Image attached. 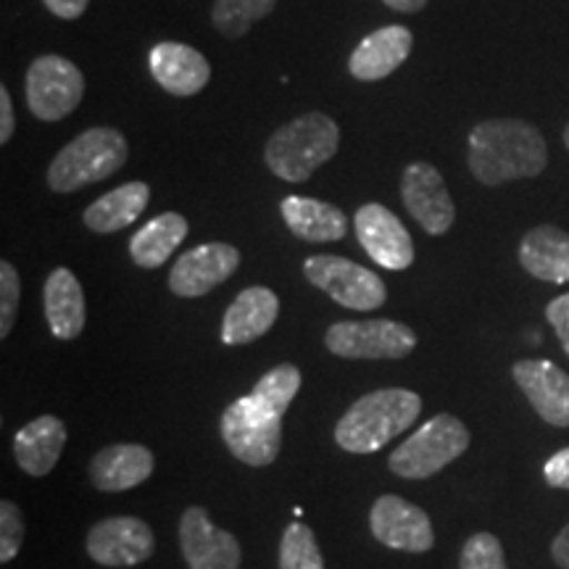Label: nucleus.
Wrapping results in <instances>:
<instances>
[{
	"label": "nucleus",
	"mask_w": 569,
	"mask_h": 569,
	"mask_svg": "<svg viewBox=\"0 0 569 569\" xmlns=\"http://www.w3.org/2000/svg\"><path fill=\"white\" fill-rule=\"evenodd\" d=\"M467 167L486 188L543 174L549 146L536 124L525 119H482L469 132Z\"/></svg>",
	"instance_id": "1"
},
{
	"label": "nucleus",
	"mask_w": 569,
	"mask_h": 569,
	"mask_svg": "<svg viewBox=\"0 0 569 569\" xmlns=\"http://www.w3.org/2000/svg\"><path fill=\"white\" fill-rule=\"evenodd\" d=\"M422 415V398L407 388H380L361 396L336 425V443L348 453H375L409 430Z\"/></svg>",
	"instance_id": "2"
},
{
	"label": "nucleus",
	"mask_w": 569,
	"mask_h": 569,
	"mask_svg": "<svg viewBox=\"0 0 569 569\" xmlns=\"http://www.w3.org/2000/svg\"><path fill=\"white\" fill-rule=\"evenodd\" d=\"M338 148L340 127L336 119L309 111L272 132L264 146V163L284 182H306L338 153Z\"/></svg>",
	"instance_id": "3"
},
{
	"label": "nucleus",
	"mask_w": 569,
	"mask_h": 569,
	"mask_svg": "<svg viewBox=\"0 0 569 569\" xmlns=\"http://www.w3.org/2000/svg\"><path fill=\"white\" fill-rule=\"evenodd\" d=\"M130 159V142L117 127H90L67 142L48 167V188L53 193H74L109 180Z\"/></svg>",
	"instance_id": "4"
},
{
	"label": "nucleus",
	"mask_w": 569,
	"mask_h": 569,
	"mask_svg": "<svg viewBox=\"0 0 569 569\" xmlns=\"http://www.w3.org/2000/svg\"><path fill=\"white\" fill-rule=\"evenodd\" d=\"M469 448V430L459 417L438 415L390 453V472L403 480H427L453 465Z\"/></svg>",
	"instance_id": "5"
},
{
	"label": "nucleus",
	"mask_w": 569,
	"mask_h": 569,
	"mask_svg": "<svg viewBox=\"0 0 569 569\" xmlns=\"http://www.w3.org/2000/svg\"><path fill=\"white\" fill-rule=\"evenodd\" d=\"M219 432L232 457L248 467H269L280 457L282 415H277L251 393L224 409L219 419Z\"/></svg>",
	"instance_id": "6"
},
{
	"label": "nucleus",
	"mask_w": 569,
	"mask_h": 569,
	"mask_svg": "<svg viewBox=\"0 0 569 569\" xmlns=\"http://www.w3.org/2000/svg\"><path fill=\"white\" fill-rule=\"evenodd\" d=\"M27 109L40 122H61L74 113L84 96V74L59 53L38 56L27 69Z\"/></svg>",
	"instance_id": "7"
},
{
	"label": "nucleus",
	"mask_w": 569,
	"mask_h": 569,
	"mask_svg": "<svg viewBox=\"0 0 569 569\" xmlns=\"http://www.w3.org/2000/svg\"><path fill=\"white\" fill-rule=\"evenodd\" d=\"M306 280L351 311H375L388 301V288L375 272L351 259L332 253L309 256L303 261Z\"/></svg>",
	"instance_id": "8"
},
{
	"label": "nucleus",
	"mask_w": 569,
	"mask_h": 569,
	"mask_svg": "<svg viewBox=\"0 0 569 569\" xmlns=\"http://www.w3.org/2000/svg\"><path fill=\"white\" fill-rule=\"evenodd\" d=\"M325 346L338 359H407L417 348V332L393 319L336 322L327 327Z\"/></svg>",
	"instance_id": "9"
},
{
	"label": "nucleus",
	"mask_w": 569,
	"mask_h": 569,
	"mask_svg": "<svg viewBox=\"0 0 569 569\" xmlns=\"http://www.w3.org/2000/svg\"><path fill=\"white\" fill-rule=\"evenodd\" d=\"M353 232L375 264L403 272L415 264V240L401 219L382 203H365L353 213Z\"/></svg>",
	"instance_id": "10"
},
{
	"label": "nucleus",
	"mask_w": 569,
	"mask_h": 569,
	"mask_svg": "<svg viewBox=\"0 0 569 569\" xmlns=\"http://www.w3.org/2000/svg\"><path fill=\"white\" fill-rule=\"evenodd\" d=\"M156 551L151 525L140 517H109L88 532V557L101 567H138Z\"/></svg>",
	"instance_id": "11"
},
{
	"label": "nucleus",
	"mask_w": 569,
	"mask_h": 569,
	"mask_svg": "<svg viewBox=\"0 0 569 569\" xmlns=\"http://www.w3.org/2000/svg\"><path fill=\"white\" fill-rule=\"evenodd\" d=\"M401 201L427 234H446L457 222V206L443 174L427 161H415L403 169Z\"/></svg>",
	"instance_id": "12"
},
{
	"label": "nucleus",
	"mask_w": 569,
	"mask_h": 569,
	"mask_svg": "<svg viewBox=\"0 0 569 569\" xmlns=\"http://www.w3.org/2000/svg\"><path fill=\"white\" fill-rule=\"evenodd\" d=\"M180 551L190 569H240L243 549L230 530L217 528L203 507H188L180 517Z\"/></svg>",
	"instance_id": "13"
},
{
	"label": "nucleus",
	"mask_w": 569,
	"mask_h": 569,
	"mask_svg": "<svg viewBox=\"0 0 569 569\" xmlns=\"http://www.w3.org/2000/svg\"><path fill=\"white\" fill-rule=\"evenodd\" d=\"M369 528L382 546L393 551L425 553L436 546V532L425 509L401 496H380L369 511Z\"/></svg>",
	"instance_id": "14"
},
{
	"label": "nucleus",
	"mask_w": 569,
	"mask_h": 569,
	"mask_svg": "<svg viewBox=\"0 0 569 569\" xmlns=\"http://www.w3.org/2000/svg\"><path fill=\"white\" fill-rule=\"evenodd\" d=\"M240 267V251L230 243H203L184 251L169 272V290L180 298L209 296Z\"/></svg>",
	"instance_id": "15"
},
{
	"label": "nucleus",
	"mask_w": 569,
	"mask_h": 569,
	"mask_svg": "<svg viewBox=\"0 0 569 569\" xmlns=\"http://www.w3.org/2000/svg\"><path fill=\"white\" fill-rule=\"evenodd\" d=\"M511 377L543 422L569 427V375L565 369L546 359H522L511 367Z\"/></svg>",
	"instance_id": "16"
},
{
	"label": "nucleus",
	"mask_w": 569,
	"mask_h": 569,
	"mask_svg": "<svg viewBox=\"0 0 569 569\" xmlns=\"http://www.w3.org/2000/svg\"><path fill=\"white\" fill-rule=\"evenodd\" d=\"M415 51V34L403 24H388L369 32L348 59V71L359 82H380L401 69Z\"/></svg>",
	"instance_id": "17"
},
{
	"label": "nucleus",
	"mask_w": 569,
	"mask_h": 569,
	"mask_svg": "<svg viewBox=\"0 0 569 569\" xmlns=\"http://www.w3.org/2000/svg\"><path fill=\"white\" fill-rule=\"evenodd\" d=\"M151 74L163 90L177 98L198 96L211 80V67L201 51L184 42H159L151 51Z\"/></svg>",
	"instance_id": "18"
},
{
	"label": "nucleus",
	"mask_w": 569,
	"mask_h": 569,
	"mask_svg": "<svg viewBox=\"0 0 569 569\" xmlns=\"http://www.w3.org/2000/svg\"><path fill=\"white\" fill-rule=\"evenodd\" d=\"M280 317V298L264 284H253L234 296L222 319V343L246 346L264 338Z\"/></svg>",
	"instance_id": "19"
},
{
	"label": "nucleus",
	"mask_w": 569,
	"mask_h": 569,
	"mask_svg": "<svg viewBox=\"0 0 569 569\" xmlns=\"http://www.w3.org/2000/svg\"><path fill=\"white\" fill-rule=\"evenodd\" d=\"M156 459L151 448L140 443H113L106 446L90 461V482L103 493L138 488L153 475Z\"/></svg>",
	"instance_id": "20"
},
{
	"label": "nucleus",
	"mask_w": 569,
	"mask_h": 569,
	"mask_svg": "<svg viewBox=\"0 0 569 569\" xmlns=\"http://www.w3.org/2000/svg\"><path fill=\"white\" fill-rule=\"evenodd\" d=\"M42 306H46V322L53 338L74 340L82 336L84 322H88V306H84L82 284L74 272L59 267L48 274Z\"/></svg>",
	"instance_id": "21"
},
{
	"label": "nucleus",
	"mask_w": 569,
	"mask_h": 569,
	"mask_svg": "<svg viewBox=\"0 0 569 569\" xmlns=\"http://www.w3.org/2000/svg\"><path fill=\"white\" fill-rule=\"evenodd\" d=\"M519 264L543 282H569V232L557 224H538L519 240Z\"/></svg>",
	"instance_id": "22"
},
{
	"label": "nucleus",
	"mask_w": 569,
	"mask_h": 569,
	"mask_svg": "<svg viewBox=\"0 0 569 569\" xmlns=\"http://www.w3.org/2000/svg\"><path fill=\"white\" fill-rule=\"evenodd\" d=\"M67 446V425L59 417L46 415L27 422L13 438V457L30 478H46L59 465Z\"/></svg>",
	"instance_id": "23"
},
{
	"label": "nucleus",
	"mask_w": 569,
	"mask_h": 569,
	"mask_svg": "<svg viewBox=\"0 0 569 569\" xmlns=\"http://www.w3.org/2000/svg\"><path fill=\"white\" fill-rule=\"evenodd\" d=\"M280 213L288 230L306 243H336L348 234L346 213L319 198L288 196L280 203Z\"/></svg>",
	"instance_id": "24"
},
{
	"label": "nucleus",
	"mask_w": 569,
	"mask_h": 569,
	"mask_svg": "<svg viewBox=\"0 0 569 569\" xmlns=\"http://www.w3.org/2000/svg\"><path fill=\"white\" fill-rule=\"evenodd\" d=\"M151 203V188L148 182H124L119 188L90 203L82 213V222L88 230L98 234H111L138 222V217Z\"/></svg>",
	"instance_id": "25"
},
{
	"label": "nucleus",
	"mask_w": 569,
	"mask_h": 569,
	"mask_svg": "<svg viewBox=\"0 0 569 569\" xmlns=\"http://www.w3.org/2000/svg\"><path fill=\"white\" fill-rule=\"evenodd\" d=\"M188 219L177 211H163L140 227L130 240V259L140 269H159L188 238Z\"/></svg>",
	"instance_id": "26"
},
{
	"label": "nucleus",
	"mask_w": 569,
	"mask_h": 569,
	"mask_svg": "<svg viewBox=\"0 0 569 569\" xmlns=\"http://www.w3.org/2000/svg\"><path fill=\"white\" fill-rule=\"evenodd\" d=\"M277 0H213L211 24L222 38L240 40L256 21L274 11Z\"/></svg>",
	"instance_id": "27"
},
{
	"label": "nucleus",
	"mask_w": 569,
	"mask_h": 569,
	"mask_svg": "<svg viewBox=\"0 0 569 569\" xmlns=\"http://www.w3.org/2000/svg\"><path fill=\"white\" fill-rule=\"evenodd\" d=\"M298 390H301V369L296 365H277L256 382L251 396L264 401L269 409H274L277 415L284 417V411L290 409Z\"/></svg>",
	"instance_id": "28"
},
{
	"label": "nucleus",
	"mask_w": 569,
	"mask_h": 569,
	"mask_svg": "<svg viewBox=\"0 0 569 569\" xmlns=\"http://www.w3.org/2000/svg\"><path fill=\"white\" fill-rule=\"evenodd\" d=\"M280 569H325L322 551L311 528L301 522L284 528L280 540Z\"/></svg>",
	"instance_id": "29"
},
{
	"label": "nucleus",
	"mask_w": 569,
	"mask_h": 569,
	"mask_svg": "<svg viewBox=\"0 0 569 569\" xmlns=\"http://www.w3.org/2000/svg\"><path fill=\"white\" fill-rule=\"evenodd\" d=\"M459 569H509L503 546L493 532H475L459 553Z\"/></svg>",
	"instance_id": "30"
},
{
	"label": "nucleus",
	"mask_w": 569,
	"mask_h": 569,
	"mask_svg": "<svg viewBox=\"0 0 569 569\" xmlns=\"http://www.w3.org/2000/svg\"><path fill=\"white\" fill-rule=\"evenodd\" d=\"M21 301L19 272L11 261H0V338H9L17 322V311Z\"/></svg>",
	"instance_id": "31"
},
{
	"label": "nucleus",
	"mask_w": 569,
	"mask_h": 569,
	"mask_svg": "<svg viewBox=\"0 0 569 569\" xmlns=\"http://www.w3.org/2000/svg\"><path fill=\"white\" fill-rule=\"evenodd\" d=\"M24 517H21L17 503H0V561H3V565H9V561L19 553L21 543H24Z\"/></svg>",
	"instance_id": "32"
},
{
	"label": "nucleus",
	"mask_w": 569,
	"mask_h": 569,
	"mask_svg": "<svg viewBox=\"0 0 569 569\" xmlns=\"http://www.w3.org/2000/svg\"><path fill=\"white\" fill-rule=\"evenodd\" d=\"M546 319H549L561 348H565L569 356V293L553 298V301L546 306Z\"/></svg>",
	"instance_id": "33"
},
{
	"label": "nucleus",
	"mask_w": 569,
	"mask_h": 569,
	"mask_svg": "<svg viewBox=\"0 0 569 569\" xmlns=\"http://www.w3.org/2000/svg\"><path fill=\"white\" fill-rule=\"evenodd\" d=\"M543 478L551 488L569 490V448H561V451H557L549 461H546Z\"/></svg>",
	"instance_id": "34"
},
{
	"label": "nucleus",
	"mask_w": 569,
	"mask_h": 569,
	"mask_svg": "<svg viewBox=\"0 0 569 569\" xmlns=\"http://www.w3.org/2000/svg\"><path fill=\"white\" fill-rule=\"evenodd\" d=\"M42 3H46V9L51 11L56 19L74 21V19H80L84 11H88L90 0H42Z\"/></svg>",
	"instance_id": "35"
},
{
	"label": "nucleus",
	"mask_w": 569,
	"mask_h": 569,
	"mask_svg": "<svg viewBox=\"0 0 569 569\" xmlns=\"http://www.w3.org/2000/svg\"><path fill=\"white\" fill-rule=\"evenodd\" d=\"M13 130H17V113H13V103L9 96V88H0V142H11Z\"/></svg>",
	"instance_id": "36"
},
{
	"label": "nucleus",
	"mask_w": 569,
	"mask_h": 569,
	"mask_svg": "<svg viewBox=\"0 0 569 569\" xmlns=\"http://www.w3.org/2000/svg\"><path fill=\"white\" fill-rule=\"evenodd\" d=\"M551 557L561 569H569V525H567V528H561L559 536L553 538Z\"/></svg>",
	"instance_id": "37"
},
{
	"label": "nucleus",
	"mask_w": 569,
	"mask_h": 569,
	"mask_svg": "<svg viewBox=\"0 0 569 569\" xmlns=\"http://www.w3.org/2000/svg\"><path fill=\"white\" fill-rule=\"evenodd\" d=\"M382 3H386L388 9L398 11V13H417V11L425 9L427 0H382Z\"/></svg>",
	"instance_id": "38"
},
{
	"label": "nucleus",
	"mask_w": 569,
	"mask_h": 569,
	"mask_svg": "<svg viewBox=\"0 0 569 569\" xmlns=\"http://www.w3.org/2000/svg\"><path fill=\"white\" fill-rule=\"evenodd\" d=\"M561 138H565V146H567V151H569V124L565 127V134H561Z\"/></svg>",
	"instance_id": "39"
}]
</instances>
